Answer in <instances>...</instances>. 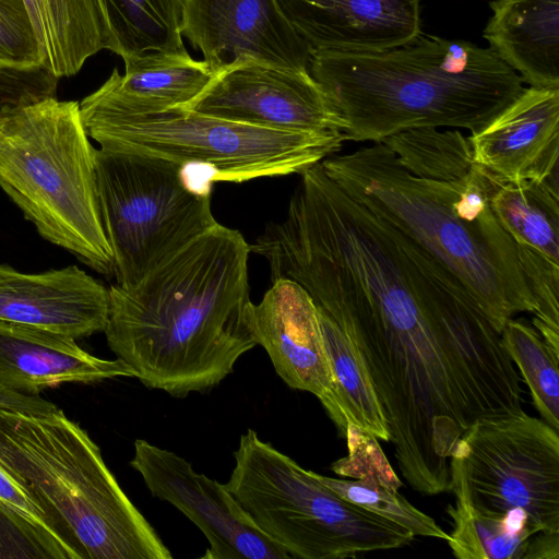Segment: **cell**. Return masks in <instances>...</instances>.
Masks as SVG:
<instances>
[{
	"instance_id": "22",
	"label": "cell",
	"mask_w": 559,
	"mask_h": 559,
	"mask_svg": "<svg viewBox=\"0 0 559 559\" xmlns=\"http://www.w3.org/2000/svg\"><path fill=\"white\" fill-rule=\"evenodd\" d=\"M186 0H97L110 51L123 60L164 53L188 55L182 41Z\"/></svg>"
},
{
	"instance_id": "20",
	"label": "cell",
	"mask_w": 559,
	"mask_h": 559,
	"mask_svg": "<svg viewBox=\"0 0 559 559\" xmlns=\"http://www.w3.org/2000/svg\"><path fill=\"white\" fill-rule=\"evenodd\" d=\"M450 491L455 497L447 512L452 521L449 547L459 559H523L531 537L539 532L521 509L492 512L473 500L463 462L454 450L450 460Z\"/></svg>"
},
{
	"instance_id": "21",
	"label": "cell",
	"mask_w": 559,
	"mask_h": 559,
	"mask_svg": "<svg viewBox=\"0 0 559 559\" xmlns=\"http://www.w3.org/2000/svg\"><path fill=\"white\" fill-rule=\"evenodd\" d=\"M44 67L57 78L76 74L85 61L103 49L110 37L97 0H24Z\"/></svg>"
},
{
	"instance_id": "32",
	"label": "cell",
	"mask_w": 559,
	"mask_h": 559,
	"mask_svg": "<svg viewBox=\"0 0 559 559\" xmlns=\"http://www.w3.org/2000/svg\"><path fill=\"white\" fill-rule=\"evenodd\" d=\"M58 81L44 66L0 68V121L20 108L57 97Z\"/></svg>"
},
{
	"instance_id": "18",
	"label": "cell",
	"mask_w": 559,
	"mask_h": 559,
	"mask_svg": "<svg viewBox=\"0 0 559 559\" xmlns=\"http://www.w3.org/2000/svg\"><path fill=\"white\" fill-rule=\"evenodd\" d=\"M124 74L117 69L80 103L81 109L140 115L183 107L210 84L214 73L190 55L153 53L128 58Z\"/></svg>"
},
{
	"instance_id": "31",
	"label": "cell",
	"mask_w": 559,
	"mask_h": 559,
	"mask_svg": "<svg viewBox=\"0 0 559 559\" xmlns=\"http://www.w3.org/2000/svg\"><path fill=\"white\" fill-rule=\"evenodd\" d=\"M44 66L24 0H0V68Z\"/></svg>"
},
{
	"instance_id": "4",
	"label": "cell",
	"mask_w": 559,
	"mask_h": 559,
	"mask_svg": "<svg viewBox=\"0 0 559 559\" xmlns=\"http://www.w3.org/2000/svg\"><path fill=\"white\" fill-rule=\"evenodd\" d=\"M0 463L28 486L81 559L173 558L98 445L60 408H0Z\"/></svg>"
},
{
	"instance_id": "8",
	"label": "cell",
	"mask_w": 559,
	"mask_h": 559,
	"mask_svg": "<svg viewBox=\"0 0 559 559\" xmlns=\"http://www.w3.org/2000/svg\"><path fill=\"white\" fill-rule=\"evenodd\" d=\"M103 227L116 285L135 286L147 273L217 224L211 194L188 182L183 166L145 154L95 150Z\"/></svg>"
},
{
	"instance_id": "12",
	"label": "cell",
	"mask_w": 559,
	"mask_h": 559,
	"mask_svg": "<svg viewBox=\"0 0 559 559\" xmlns=\"http://www.w3.org/2000/svg\"><path fill=\"white\" fill-rule=\"evenodd\" d=\"M181 33L214 75L246 62L309 72L312 50L275 0H186Z\"/></svg>"
},
{
	"instance_id": "28",
	"label": "cell",
	"mask_w": 559,
	"mask_h": 559,
	"mask_svg": "<svg viewBox=\"0 0 559 559\" xmlns=\"http://www.w3.org/2000/svg\"><path fill=\"white\" fill-rule=\"evenodd\" d=\"M516 250L537 305L533 325L559 358V265L532 249L516 246Z\"/></svg>"
},
{
	"instance_id": "5",
	"label": "cell",
	"mask_w": 559,
	"mask_h": 559,
	"mask_svg": "<svg viewBox=\"0 0 559 559\" xmlns=\"http://www.w3.org/2000/svg\"><path fill=\"white\" fill-rule=\"evenodd\" d=\"M95 150L80 103L51 97L20 108L0 121V188L43 238L112 275Z\"/></svg>"
},
{
	"instance_id": "2",
	"label": "cell",
	"mask_w": 559,
	"mask_h": 559,
	"mask_svg": "<svg viewBox=\"0 0 559 559\" xmlns=\"http://www.w3.org/2000/svg\"><path fill=\"white\" fill-rule=\"evenodd\" d=\"M321 166L348 197L449 271L499 334L515 314L535 313L516 245L490 206L503 182L498 177L476 164L459 179L423 178L383 142L331 155Z\"/></svg>"
},
{
	"instance_id": "25",
	"label": "cell",
	"mask_w": 559,
	"mask_h": 559,
	"mask_svg": "<svg viewBox=\"0 0 559 559\" xmlns=\"http://www.w3.org/2000/svg\"><path fill=\"white\" fill-rule=\"evenodd\" d=\"M381 142L406 169L423 178L454 180L467 175L476 165L468 136L457 129H409Z\"/></svg>"
},
{
	"instance_id": "14",
	"label": "cell",
	"mask_w": 559,
	"mask_h": 559,
	"mask_svg": "<svg viewBox=\"0 0 559 559\" xmlns=\"http://www.w3.org/2000/svg\"><path fill=\"white\" fill-rule=\"evenodd\" d=\"M468 140L474 162L502 181H558L559 88L524 87Z\"/></svg>"
},
{
	"instance_id": "7",
	"label": "cell",
	"mask_w": 559,
	"mask_h": 559,
	"mask_svg": "<svg viewBox=\"0 0 559 559\" xmlns=\"http://www.w3.org/2000/svg\"><path fill=\"white\" fill-rule=\"evenodd\" d=\"M80 111L88 136L99 147L204 167L214 181L301 174L338 153L347 141L343 132L272 130L181 107L140 115Z\"/></svg>"
},
{
	"instance_id": "13",
	"label": "cell",
	"mask_w": 559,
	"mask_h": 559,
	"mask_svg": "<svg viewBox=\"0 0 559 559\" xmlns=\"http://www.w3.org/2000/svg\"><path fill=\"white\" fill-rule=\"evenodd\" d=\"M245 319L280 378L289 388L318 397L338 433L345 437L320 312L308 293L293 281H272L259 304L249 301Z\"/></svg>"
},
{
	"instance_id": "16",
	"label": "cell",
	"mask_w": 559,
	"mask_h": 559,
	"mask_svg": "<svg viewBox=\"0 0 559 559\" xmlns=\"http://www.w3.org/2000/svg\"><path fill=\"white\" fill-rule=\"evenodd\" d=\"M312 51H377L421 34L420 0H275Z\"/></svg>"
},
{
	"instance_id": "27",
	"label": "cell",
	"mask_w": 559,
	"mask_h": 559,
	"mask_svg": "<svg viewBox=\"0 0 559 559\" xmlns=\"http://www.w3.org/2000/svg\"><path fill=\"white\" fill-rule=\"evenodd\" d=\"M309 472L344 500L407 528L414 536L449 540V534L430 515L414 507L397 490L367 480L333 478Z\"/></svg>"
},
{
	"instance_id": "3",
	"label": "cell",
	"mask_w": 559,
	"mask_h": 559,
	"mask_svg": "<svg viewBox=\"0 0 559 559\" xmlns=\"http://www.w3.org/2000/svg\"><path fill=\"white\" fill-rule=\"evenodd\" d=\"M309 74L345 123L347 141L416 128L481 130L524 88L490 48L418 35L377 51H312Z\"/></svg>"
},
{
	"instance_id": "19",
	"label": "cell",
	"mask_w": 559,
	"mask_h": 559,
	"mask_svg": "<svg viewBox=\"0 0 559 559\" xmlns=\"http://www.w3.org/2000/svg\"><path fill=\"white\" fill-rule=\"evenodd\" d=\"M483 32L492 52L533 87L559 88V0H492Z\"/></svg>"
},
{
	"instance_id": "30",
	"label": "cell",
	"mask_w": 559,
	"mask_h": 559,
	"mask_svg": "<svg viewBox=\"0 0 559 559\" xmlns=\"http://www.w3.org/2000/svg\"><path fill=\"white\" fill-rule=\"evenodd\" d=\"M344 438L347 441L348 455L331 465L335 474L376 483L393 490L402 486L374 436L348 424Z\"/></svg>"
},
{
	"instance_id": "1",
	"label": "cell",
	"mask_w": 559,
	"mask_h": 559,
	"mask_svg": "<svg viewBox=\"0 0 559 559\" xmlns=\"http://www.w3.org/2000/svg\"><path fill=\"white\" fill-rule=\"evenodd\" d=\"M250 245L216 224L135 286L109 289V348L146 388L181 399L217 386L257 343L245 319Z\"/></svg>"
},
{
	"instance_id": "15",
	"label": "cell",
	"mask_w": 559,
	"mask_h": 559,
	"mask_svg": "<svg viewBox=\"0 0 559 559\" xmlns=\"http://www.w3.org/2000/svg\"><path fill=\"white\" fill-rule=\"evenodd\" d=\"M109 289L76 265L23 273L0 264V320L80 338L104 332Z\"/></svg>"
},
{
	"instance_id": "6",
	"label": "cell",
	"mask_w": 559,
	"mask_h": 559,
	"mask_svg": "<svg viewBox=\"0 0 559 559\" xmlns=\"http://www.w3.org/2000/svg\"><path fill=\"white\" fill-rule=\"evenodd\" d=\"M228 491L292 558L344 559L409 545L407 528L341 498L248 428L234 451Z\"/></svg>"
},
{
	"instance_id": "17",
	"label": "cell",
	"mask_w": 559,
	"mask_h": 559,
	"mask_svg": "<svg viewBox=\"0 0 559 559\" xmlns=\"http://www.w3.org/2000/svg\"><path fill=\"white\" fill-rule=\"evenodd\" d=\"M135 377L121 359H103L81 348L75 338L0 320V386L38 395L64 383H95Z\"/></svg>"
},
{
	"instance_id": "23",
	"label": "cell",
	"mask_w": 559,
	"mask_h": 559,
	"mask_svg": "<svg viewBox=\"0 0 559 559\" xmlns=\"http://www.w3.org/2000/svg\"><path fill=\"white\" fill-rule=\"evenodd\" d=\"M490 206L516 246L559 265L558 181H503L492 193Z\"/></svg>"
},
{
	"instance_id": "11",
	"label": "cell",
	"mask_w": 559,
	"mask_h": 559,
	"mask_svg": "<svg viewBox=\"0 0 559 559\" xmlns=\"http://www.w3.org/2000/svg\"><path fill=\"white\" fill-rule=\"evenodd\" d=\"M190 111L290 132H343L345 123L309 72L246 62L212 79Z\"/></svg>"
},
{
	"instance_id": "26",
	"label": "cell",
	"mask_w": 559,
	"mask_h": 559,
	"mask_svg": "<svg viewBox=\"0 0 559 559\" xmlns=\"http://www.w3.org/2000/svg\"><path fill=\"white\" fill-rule=\"evenodd\" d=\"M500 338L523 377L542 419L559 430V358L536 329L522 320H508Z\"/></svg>"
},
{
	"instance_id": "29",
	"label": "cell",
	"mask_w": 559,
	"mask_h": 559,
	"mask_svg": "<svg viewBox=\"0 0 559 559\" xmlns=\"http://www.w3.org/2000/svg\"><path fill=\"white\" fill-rule=\"evenodd\" d=\"M81 559L61 543L0 503V559Z\"/></svg>"
},
{
	"instance_id": "10",
	"label": "cell",
	"mask_w": 559,
	"mask_h": 559,
	"mask_svg": "<svg viewBox=\"0 0 559 559\" xmlns=\"http://www.w3.org/2000/svg\"><path fill=\"white\" fill-rule=\"evenodd\" d=\"M129 464L154 498L169 502L200 528L210 544L204 558L292 559L254 525L225 484L195 472L178 454L138 439Z\"/></svg>"
},
{
	"instance_id": "33",
	"label": "cell",
	"mask_w": 559,
	"mask_h": 559,
	"mask_svg": "<svg viewBox=\"0 0 559 559\" xmlns=\"http://www.w3.org/2000/svg\"><path fill=\"white\" fill-rule=\"evenodd\" d=\"M0 503L36 527L73 548L57 531L46 510L28 486L0 463ZM74 549V548H73ZM75 550V549H74ZM79 555V554H78ZM80 556V555H79ZM81 558V557H80Z\"/></svg>"
},
{
	"instance_id": "34",
	"label": "cell",
	"mask_w": 559,
	"mask_h": 559,
	"mask_svg": "<svg viewBox=\"0 0 559 559\" xmlns=\"http://www.w3.org/2000/svg\"><path fill=\"white\" fill-rule=\"evenodd\" d=\"M0 408L48 412L57 406L39 395H25L0 386Z\"/></svg>"
},
{
	"instance_id": "9",
	"label": "cell",
	"mask_w": 559,
	"mask_h": 559,
	"mask_svg": "<svg viewBox=\"0 0 559 559\" xmlns=\"http://www.w3.org/2000/svg\"><path fill=\"white\" fill-rule=\"evenodd\" d=\"M474 501L523 510L540 532H559V433L525 413L476 419L455 449Z\"/></svg>"
},
{
	"instance_id": "24",
	"label": "cell",
	"mask_w": 559,
	"mask_h": 559,
	"mask_svg": "<svg viewBox=\"0 0 559 559\" xmlns=\"http://www.w3.org/2000/svg\"><path fill=\"white\" fill-rule=\"evenodd\" d=\"M319 312L345 431L348 424H354L378 440L390 441L383 408L358 349L335 322Z\"/></svg>"
},
{
	"instance_id": "35",
	"label": "cell",
	"mask_w": 559,
	"mask_h": 559,
	"mask_svg": "<svg viewBox=\"0 0 559 559\" xmlns=\"http://www.w3.org/2000/svg\"><path fill=\"white\" fill-rule=\"evenodd\" d=\"M559 532L540 531L534 534L526 547L523 559H558Z\"/></svg>"
}]
</instances>
